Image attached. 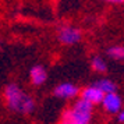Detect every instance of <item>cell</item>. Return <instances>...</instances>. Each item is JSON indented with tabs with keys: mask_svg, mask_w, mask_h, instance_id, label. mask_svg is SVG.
<instances>
[{
	"mask_svg": "<svg viewBox=\"0 0 124 124\" xmlns=\"http://www.w3.org/2000/svg\"><path fill=\"white\" fill-rule=\"evenodd\" d=\"M4 98L8 109L20 114H31L35 109V102L32 98L24 93L16 84H8L4 89Z\"/></svg>",
	"mask_w": 124,
	"mask_h": 124,
	"instance_id": "1",
	"label": "cell"
},
{
	"mask_svg": "<svg viewBox=\"0 0 124 124\" xmlns=\"http://www.w3.org/2000/svg\"><path fill=\"white\" fill-rule=\"evenodd\" d=\"M92 118L91 112H81L77 109H68L63 113V123H70V124H88Z\"/></svg>",
	"mask_w": 124,
	"mask_h": 124,
	"instance_id": "2",
	"label": "cell"
},
{
	"mask_svg": "<svg viewBox=\"0 0 124 124\" xmlns=\"http://www.w3.org/2000/svg\"><path fill=\"white\" fill-rule=\"evenodd\" d=\"M121 106H123V101L117 95V92L106 93L102 101V107L107 114H117L121 110Z\"/></svg>",
	"mask_w": 124,
	"mask_h": 124,
	"instance_id": "3",
	"label": "cell"
},
{
	"mask_svg": "<svg viewBox=\"0 0 124 124\" xmlns=\"http://www.w3.org/2000/svg\"><path fill=\"white\" fill-rule=\"evenodd\" d=\"M82 38V34L78 28L74 27H63L59 31V40L63 45H75Z\"/></svg>",
	"mask_w": 124,
	"mask_h": 124,
	"instance_id": "4",
	"label": "cell"
},
{
	"mask_svg": "<svg viewBox=\"0 0 124 124\" xmlns=\"http://www.w3.org/2000/svg\"><path fill=\"white\" fill-rule=\"evenodd\" d=\"M54 96L60 98V99H73L79 93V89L74 84L70 82H63V84L57 85L54 91H53Z\"/></svg>",
	"mask_w": 124,
	"mask_h": 124,
	"instance_id": "5",
	"label": "cell"
},
{
	"mask_svg": "<svg viewBox=\"0 0 124 124\" xmlns=\"http://www.w3.org/2000/svg\"><path fill=\"white\" fill-rule=\"evenodd\" d=\"M105 95H106V93H105L101 88H98L96 85L88 86V88H85V89L81 91V98H84V99H86V101L92 102L93 105H96V103H102Z\"/></svg>",
	"mask_w": 124,
	"mask_h": 124,
	"instance_id": "6",
	"label": "cell"
},
{
	"mask_svg": "<svg viewBox=\"0 0 124 124\" xmlns=\"http://www.w3.org/2000/svg\"><path fill=\"white\" fill-rule=\"evenodd\" d=\"M29 75H31V82L34 85H36V86L42 85L46 81V78H47V73H46V70L42 66H35V67H32Z\"/></svg>",
	"mask_w": 124,
	"mask_h": 124,
	"instance_id": "7",
	"label": "cell"
},
{
	"mask_svg": "<svg viewBox=\"0 0 124 124\" xmlns=\"http://www.w3.org/2000/svg\"><path fill=\"white\" fill-rule=\"evenodd\" d=\"M95 85L98 86V88H101L105 93H110V92H116L117 91V85L114 84L113 81H110V79H99L98 82H95Z\"/></svg>",
	"mask_w": 124,
	"mask_h": 124,
	"instance_id": "8",
	"label": "cell"
},
{
	"mask_svg": "<svg viewBox=\"0 0 124 124\" xmlns=\"http://www.w3.org/2000/svg\"><path fill=\"white\" fill-rule=\"evenodd\" d=\"M92 70L96 71L99 74H103L107 71V66H106V62L99 56H95L92 59Z\"/></svg>",
	"mask_w": 124,
	"mask_h": 124,
	"instance_id": "9",
	"label": "cell"
},
{
	"mask_svg": "<svg viewBox=\"0 0 124 124\" xmlns=\"http://www.w3.org/2000/svg\"><path fill=\"white\" fill-rule=\"evenodd\" d=\"M107 56L113 60H124V47L121 46H112L107 49Z\"/></svg>",
	"mask_w": 124,
	"mask_h": 124,
	"instance_id": "10",
	"label": "cell"
},
{
	"mask_svg": "<svg viewBox=\"0 0 124 124\" xmlns=\"http://www.w3.org/2000/svg\"><path fill=\"white\" fill-rule=\"evenodd\" d=\"M117 121L118 123H124V110H120L117 113Z\"/></svg>",
	"mask_w": 124,
	"mask_h": 124,
	"instance_id": "11",
	"label": "cell"
},
{
	"mask_svg": "<svg viewBox=\"0 0 124 124\" xmlns=\"http://www.w3.org/2000/svg\"><path fill=\"white\" fill-rule=\"evenodd\" d=\"M110 1H113V3H123L124 0H110Z\"/></svg>",
	"mask_w": 124,
	"mask_h": 124,
	"instance_id": "12",
	"label": "cell"
}]
</instances>
